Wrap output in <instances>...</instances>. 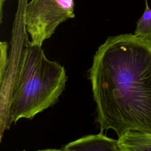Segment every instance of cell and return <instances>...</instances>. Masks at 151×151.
I'll list each match as a JSON object with an SVG mask.
<instances>
[{
    "mask_svg": "<svg viewBox=\"0 0 151 151\" xmlns=\"http://www.w3.org/2000/svg\"><path fill=\"white\" fill-rule=\"evenodd\" d=\"M96 122L118 137L127 131L151 133V40L131 33L109 37L89 70Z\"/></svg>",
    "mask_w": 151,
    "mask_h": 151,
    "instance_id": "obj_1",
    "label": "cell"
},
{
    "mask_svg": "<svg viewBox=\"0 0 151 151\" xmlns=\"http://www.w3.org/2000/svg\"><path fill=\"white\" fill-rule=\"evenodd\" d=\"M12 69L8 70L9 80L1 85L5 109L1 138L12 123L32 119L57 102L67 81L64 67L48 60L41 47L29 42L19 51Z\"/></svg>",
    "mask_w": 151,
    "mask_h": 151,
    "instance_id": "obj_2",
    "label": "cell"
},
{
    "mask_svg": "<svg viewBox=\"0 0 151 151\" xmlns=\"http://www.w3.org/2000/svg\"><path fill=\"white\" fill-rule=\"evenodd\" d=\"M74 9V0H31L24 14L29 44L41 47L60 24L75 17Z\"/></svg>",
    "mask_w": 151,
    "mask_h": 151,
    "instance_id": "obj_3",
    "label": "cell"
},
{
    "mask_svg": "<svg viewBox=\"0 0 151 151\" xmlns=\"http://www.w3.org/2000/svg\"><path fill=\"white\" fill-rule=\"evenodd\" d=\"M62 150H98L119 151L117 140L107 137L103 132L97 134L87 135L65 145Z\"/></svg>",
    "mask_w": 151,
    "mask_h": 151,
    "instance_id": "obj_4",
    "label": "cell"
},
{
    "mask_svg": "<svg viewBox=\"0 0 151 151\" xmlns=\"http://www.w3.org/2000/svg\"><path fill=\"white\" fill-rule=\"evenodd\" d=\"M119 151H151V133L127 131L119 137Z\"/></svg>",
    "mask_w": 151,
    "mask_h": 151,
    "instance_id": "obj_5",
    "label": "cell"
},
{
    "mask_svg": "<svg viewBox=\"0 0 151 151\" xmlns=\"http://www.w3.org/2000/svg\"><path fill=\"white\" fill-rule=\"evenodd\" d=\"M137 37L151 40V9L146 1V8L139 19L134 34Z\"/></svg>",
    "mask_w": 151,
    "mask_h": 151,
    "instance_id": "obj_6",
    "label": "cell"
},
{
    "mask_svg": "<svg viewBox=\"0 0 151 151\" xmlns=\"http://www.w3.org/2000/svg\"><path fill=\"white\" fill-rule=\"evenodd\" d=\"M1 58H0V80L1 84L5 80L8 70V59L7 55L8 44L6 42H1Z\"/></svg>",
    "mask_w": 151,
    "mask_h": 151,
    "instance_id": "obj_7",
    "label": "cell"
},
{
    "mask_svg": "<svg viewBox=\"0 0 151 151\" xmlns=\"http://www.w3.org/2000/svg\"><path fill=\"white\" fill-rule=\"evenodd\" d=\"M5 0H0V18H1V22H2V8H3V5L5 2Z\"/></svg>",
    "mask_w": 151,
    "mask_h": 151,
    "instance_id": "obj_8",
    "label": "cell"
}]
</instances>
